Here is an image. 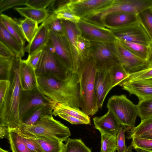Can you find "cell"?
Instances as JSON below:
<instances>
[{
  "label": "cell",
  "instance_id": "6da1fadb",
  "mask_svg": "<svg viewBox=\"0 0 152 152\" xmlns=\"http://www.w3.org/2000/svg\"><path fill=\"white\" fill-rule=\"evenodd\" d=\"M38 86L52 102L79 109L80 87L77 74L70 72L64 80L37 77Z\"/></svg>",
  "mask_w": 152,
  "mask_h": 152
},
{
  "label": "cell",
  "instance_id": "7a4b0ae2",
  "mask_svg": "<svg viewBox=\"0 0 152 152\" xmlns=\"http://www.w3.org/2000/svg\"><path fill=\"white\" fill-rule=\"evenodd\" d=\"M98 71L94 60L90 54L80 61L77 71L80 87V107L88 115H94L99 109L95 90Z\"/></svg>",
  "mask_w": 152,
  "mask_h": 152
},
{
  "label": "cell",
  "instance_id": "3957f363",
  "mask_svg": "<svg viewBox=\"0 0 152 152\" xmlns=\"http://www.w3.org/2000/svg\"><path fill=\"white\" fill-rule=\"evenodd\" d=\"M21 58L16 56L13 59V66L10 85L3 105L0 109V125L9 129H17L21 124L19 105L22 88L20 79Z\"/></svg>",
  "mask_w": 152,
  "mask_h": 152
},
{
  "label": "cell",
  "instance_id": "277c9868",
  "mask_svg": "<svg viewBox=\"0 0 152 152\" xmlns=\"http://www.w3.org/2000/svg\"><path fill=\"white\" fill-rule=\"evenodd\" d=\"M52 115L51 114L42 115L34 125L21 123L17 129L19 134L30 138L43 136L56 139L62 142L66 141L71 135L69 128L54 119Z\"/></svg>",
  "mask_w": 152,
  "mask_h": 152
},
{
  "label": "cell",
  "instance_id": "5b68a950",
  "mask_svg": "<svg viewBox=\"0 0 152 152\" xmlns=\"http://www.w3.org/2000/svg\"><path fill=\"white\" fill-rule=\"evenodd\" d=\"M107 107L114 115L126 131L135 126L138 116L137 105L125 95L112 96L108 100Z\"/></svg>",
  "mask_w": 152,
  "mask_h": 152
},
{
  "label": "cell",
  "instance_id": "8992f818",
  "mask_svg": "<svg viewBox=\"0 0 152 152\" xmlns=\"http://www.w3.org/2000/svg\"><path fill=\"white\" fill-rule=\"evenodd\" d=\"M35 72L37 77H51L64 80L70 71L65 67L51 48L46 45L42 49Z\"/></svg>",
  "mask_w": 152,
  "mask_h": 152
},
{
  "label": "cell",
  "instance_id": "52a82bcc",
  "mask_svg": "<svg viewBox=\"0 0 152 152\" xmlns=\"http://www.w3.org/2000/svg\"><path fill=\"white\" fill-rule=\"evenodd\" d=\"M152 0H114L111 5L101 13L87 20L103 26L102 22L107 15L116 12H122L137 15L146 8L152 6Z\"/></svg>",
  "mask_w": 152,
  "mask_h": 152
},
{
  "label": "cell",
  "instance_id": "ba28073f",
  "mask_svg": "<svg viewBox=\"0 0 152 152\" xmlns=\"http://www.w3.org/2000/svg\"><path fill=\"white\" fill-rule=\"evenodd\" d=\"M90 54L98 70H108L120 64L116 56L113 43L91 42Z\"/></svg>",
  "mask_w": 152,
  "mask_h": 152
},
{
  "label": "cell",
  "instance_id": "9c48e42d",
  "mask_svg": "<svg viewBox=\"0 0 152 152\" xmlns=\"http://www.w3.org/2000/svg\"><path fill=\"white\" fill-rule=\"evenodd\" d=\"M114 0H69L68 6L80 19H87L109 7Z\"/></svg>",
  "mask_w": 152,
  "mask_h": 152
},
{
  "label": "cell",
  "instance_id": "30bf717a",
  "mask_svg": "<svg viewBox=\"0 0 152 152\" xmlns=\"http://www.w3.org/2000/svg\"><path fill=\"white\" fill-rule=\"evenodd\" d=\"M69 71L74 72V64L70 47L65 34H58L49 31L46 44Z\"/></svg>",
  "mask_w": 152,
  "mask_h": 152
},
{
  "label": "cell",
  "instance_id": "8fae6325",
  "mask_svg": "<svg viewBox=\"0 0 152 152\" xmlns=\"http://www.w3.org/2000/svg\"><path fill=\"white\" fill-rule=\"evenodd\" d=\"M117 39L148 46L151 40L138 22L124 27L109 29Z\"/></svg>",
  "mask_w": 152,
  "mask_h": 152
},
{
  "label": "cell",
  "instance_id": "7c38bea8",
  "mask_svg": "<svg viewBox=\"0 0 152 152\" xmlns=\"http://www.w3.org/2000/svg\"><path fill=\"white\" fill-rule=\"evenodd\" d=\"M76 24L81 35L90 42L113 43L117 40L110 30L105 27L82 19Z\"/></svg>",
  "mask_w": 152,
  "mask_h": 152
},
{
  "label": "cell",
  "instance_id": "4fadbf2b",
  "mask_svg": "<svg viewBox=\"0 0 152 152\" xmlns=\"http://www.w3.org/2000/svg\"><path fill=\"white\" fill-rule=\"evenodd\" d=\"M114 43L115 54L119 63L129 74L141 71L149 66L146 60L132 53L117 39Z\"/></svg>",
  "mask_w": 152,
  "mask_h": 152
},
{
  "label": "cell",
  "instance_id": "5bb4252c",
  "mask_svg": "<svg viewBox=\"0 0 152 152\" xmlns=\"http://www.w3.org/2000/svg\"><path fill=\"white\" fill-rule=\"evenodd\" d=\"M51 101L41 92L38 86L29 90L22 89L19 105V114L21 120L31 109L41 105H50Z\"/></svg>",
  "mask_w": 152,
  "mask_h": 152
},
{
  "label": "cell",
  "instance_id": "9a60e30c",
  "mask_svg": "<svg viewBox=\"0 0 152 152\" xmlns=\"http://www.w3.org/2000/svg\"><path fill=\"white\" fill-rule=\"evenodd\" d=\"M118 85L130 94H134L139 101L152 98V79L121 82Z\"/></svg>",
  "mask_w": 152,
  "mask_h": 152
},
{
  "label": "cell",
  "instance_id": "2e32d148",
  "mask_svg": "<svg viewBox=\"0 0 152 152\" xmlns=\"http://www.w3.org/2000/svg\"><path fill=\"white\" fill-rule=\"evenodd\" d=\"M64 34L69 42L71 49L74 64V72L77 71L80 62L77 49V41L81 35L76 23L62 19Z\"/></svg>",
  "mask_w": 152,
  "mask_h": 152
},
{
  "label": "cell",
  "instance_id": "e0dca14e",
  "mask_svg": "<svg viewBox=\"0 0 152 152\" xmlns=\"http://www.w3.org/2000/svg\"><path fill=\"white\" fill-rule=\"evenodd\" d=\"M137 21L136 15L116 12L106 15L102 20V24L103 26L110 29L124 27Z\"/></svg>",
  "mask_w": 152,
  "mask_h": 152
},
{
  "label": "cell",
  "instance_id": "ac0fdd59",
  "mask_svg": "<svg viewBox=\"0 0 152 152\" xmlns=\"http://www.w3.org/2000/svg\"><path fill=\"white\" fill-rule=\"evenodd\" d=\"M94 127L100 132L111 135H117L121 125L113 114L108 110L106 114L100 117H95L93 119Z\"/></svg>",
  "mask_w": 152,
  "mask_h": 152
},
{
  "label": "cell",
  "instance_id": "d6986e66",
  "mask_svg": "<svg viewBox=\"0 0 152 152\" xmlns=\"http://www.w3.org/2000/svg\"><path fill=\"white\" fill-rule=\"evenodd\" d=\"M110 84L108 70H98L96 77L95 90L99 108L102 107L105 98L110 91Z\"/></svg>",
  "mask_w": 152,
  "mask_h": 152
},
{
  "label": "cell",
  "instance_id": "ffe728a7",
  "mask_svg": "<svg viewBox=\"0 0 152 152\" xmlns=\"http://www.w3.org/2000/svg\"><path fill=\"white\" fill-rule=\"evenodd\" d=\"M20 79L22 89L29 90L38 86L35 69L21 59L20 68Z\"/></svg>",
  "mask_w": 152,
  "mask_h": 152
},
{
  "label": "cell",
  "instance_id": "44dd1931",
  "mask_svg": "<svg viewBox=\"0 0 152 152\" xmlns=\"http://www.w3.org/2000/svg\"><path fill=\"white\" fill-rule=\"evenodd\" d=\"M49 34V30L45 21L39 27L31 41L25 48V51L31 55L42 49L47 43Z\"/></svg>",
  "mask_w": 152,
  "mask_h": 152
},
{
  "label": "cell",
  "instance_id": "7402d4cb",
  "mask_svg": "<svg viewBox=\"0 0 152 152\" xmlns=\"http://www.w3.org/2000/svg\"><path fill=\"white\" fill-rule=\"evenodd\" d=\"M0 21L8 31L24 47L26 39L19 21L3 14H1Z\"/></svg>",
  "mask_w": 152,
  "mask_h": 152
},
{
  "label": "cell",
  "instance_id": "603a6c76",
  "mask_svg": "<svg viewBox=\"0 0 152 152\" xmlns=\"http://www.w3.org/2000/svg\"><path fill=\"white\" fill-rule=\"evenodd\" d=\"M0 42L9 48L16 56L21 58L24 56L25 48L7 30L0 22Z\"/></svg>",
  "mask_w": 152,
  "mask_h": 152
},
{
  "label": "cell",
  "instance_id": "cb8c5ba5",
  "mask_svg": "<svg viewBox=\"0 0 152 152\" xmlns=\"http://www.w3.org/2000/svg\"><path fill=\"white\" fill-rule=\"evenodd\" d=\"M50 105L53 109L52 114L55 116H57L58 113H63L79 118L84 121L86 124H91L90 119L89 115L79 109L52 101Z\"/></svg>",
  "mask_w": 152,
  "mask_h": 152
},
{
  "label": "cell",
  "instance_id": "d4e9b609",
  "mask_svg": "<svg viewBox=\"0 0 152 152\" xmlns=\"http://www.w3.org/2000/svg\"><path fill=\"white\" fill-rule=\"evenodd\" d=\"M53 109L50 105H41L30 110L21 120V123L28 125L36 124L42 115L52 114Z\"/></svg>",
  "mask_w": 152,
  "mask_h": 152
},
{
  "label": "cell",
  "instance_id": "484cf974",
  "mask_svg": "<svg viewBox=\"0 0 152 152\" xmlns=\"http://www.w3.org/2000/svg\"><path fill=\"white\" fill-rule=\"evenodd\" d=\"M13 9L21 15L38 24L45 22L50 15L47 9L39 10L27 6Z\"/></svg>",
  "mask_w": 152,
  "mask_h": 152
},
{
  "label": "cell",
  "instance_id": "4316f807",
  "mask_svg": "<svg viewBox=\"0 0 152 152\" xmlns=\"http://www.w3.org/2000/svg\"><path fill=\"white\" fill-rule=\"evenodd\" d=\"M34 138L43 152H64L65 145L58 139L40 136Z\"/></svg>",
  "mask_w": 152,
  "mask_h": 152
},
{
  "label": "cell",
  "instance_id": "83f0119b",
  "mask_svg": "<svg viewBox=\"0 0 152 152\" xmlns=\"http://www.w3.org/2000/svg\"><path fill=\"white\" fill-rule=\"evenodd\" d=\"M8 139L12 152H35L23 143L17 129H9Z\"/></svg>",
  "mask_w": 152,
  "mask_h": 152
},
{
  "label": "cell",
  "instance_id": "f1b7e54d",
  "mask_svg": "<svg viewBox=\"0 0 152 152\" xmlns=\"http://www.w3.org/2000/svg\"><path fill=\"white\" fill-rule=\"evenodd\" d=\"M108 71L110 79V91L113 88L118 85L129 75L120 64L113 66Z\"/></svg>",
  "mask_w": 152,
  "mask_h": 152
},
{
  "label": "cell",
  "instance_id": "f546056e",
  "mask_svg": "<svg viewBox=\"0 0 152 152\" xmlns=\"http://www.w3.org/2000/svg\"><path fill=\"white\" fill-rule=\"evenodd\" d=\"M118 41L125 48L132 53L147 61L149 51L148 46L135 42Z\"/></svg>",
  "mask_w": 152,
  "mask_h": 152
},
{
  "label": "cell",
  "instance_id": "4dcf8cb0",
  "mask_svg": "<svg viewBox=\"0 0 152 152\" xmlns=\"http://www.w3.org/2000/svg\"><path fill=\"white\" fill-rule=\"evenodd\" d=\"M137 16L138 21L143 27L152 41V7L145 9Z\"/></svg>",
  "mask_w": 152,
  "mask_h": 152
},
{
  "label": "cell",
  "instance_id": "1f68e13d",
  "mask_svg": "<svg viewBox=\"0 0 152 152\" xmlns=\"http://www.w3.org/2000/svg\"><path fill=\"white\" fill-rule=\"evenodd\" d=\"M152 132V117L141 121L137 126L128 131L126 138L130 139L135 136H140Z\"/></svg>",
  "mask_w": 152,
  "mask_h": 152
},
{
  "label": "cell",
  "instance_id": "d6a6232c",
  "mask_svg": "<svg viewBox=\"0 0 152 152\" xmlns=\"http://www.w3.org/2000/svg\"><path fill=\"white\" fill-rule=\"evenodd\" d=\"M19 22L26 40L30 42L39 28L38 24L27 18L20 20Z\"/></svg>",
  "mask_w": 152,
  "mask_h": 152
},
{
  "label": "cell",
  "instance_id": "836d02e7",
  "mask_svg": "<svg viewBox=\"0 0 152 152\" xmlns=\"http://www.w3.org/2000/svg\"><path fill=\"white\" fill-rule=\"evenodd\" d=\"M101 141L100 152H116L117 135H111L100 132Z\"/></svg>",
  "mask_w": 152,
  "mask_h": 152
},
{
  "label": "cell",
  "instance_id": "e575fe53",
  "mask_svg": "<svg viewBox=\"0 0 152 152\" xmlns=\"http://www.w3.org/2000/svg\"><path fill=\"white\" fill-rule=\"evenodd\" d=\"M65 145L64 152H92L80 139L68 138Z\"/></svg>",
  "mask_w": 152,
  "mask_h": 152
},
{
  "label": "cell",
  "instance_id": "d590c367",
  "mask_svg": "<svg viewBox=\"0 0 152 152\" xmlns=\"http://www.w3.org/2000/svg\"><path fill=\"white\" fill-rule=\"evenodd\" d=\"M136 105L141 121L152 117V98L139 101Z\"/></svg>",
  "mask_w": 152,
  "mask_h": 152
},
{
  "label": "cell",
  "instance_id": "8d00e7d4",
  "mask_svg": "<svg viewBox=\"0 0 152 152\" xmlns=\"http://www.w3.org/2000/svg\"><path fill=\"white\" fill-rule=\"evenodd\" d=\"M67 4H68L51 14H53L58 18L77 23L80 18L73 12L68 6Z\"/></svg>",
  "mask_w": 152,
  "mask_h": 152
},
{
  "label": "cell",
  "instance_id": "74e56055",
  "mask_svg": "<svg viewBox=\"0 0 152 152\" xmlns=\"http://www.w3.org/2000/svg\"><path fill=\"white\" fill-rule=\"evenodd\" d=\"M130 146L135 149H139L147 152H152V139L135 136L132 138Z\"/></svg>",
  "mask_w": 152,
  "mask_h": 152
},
{
  "label": "cell",
  "instance_id": "f35d334b",
  "mask_svg": "<svg viewBox=\"0 0 152 152\" xmlns=\"http://www.w3.org/2000/svg\"><path fill=\"white\" fill-rule=\"evenodd\" d=\"M12 59L0 57V80H10L12 69Z\"/></svg>",
  "mask_w": 152,
  "mask_h": 152
},
{
  "label": "cell",
  "instance_id": "ab89813d",
  "mask_svg": "<svg viewBox=\"0 0 152 152\" xmlns=\"http://www.w3.org/2000/svg\"><path fill=\"white\" fill-rule=\"evenodd\" d=\"M45 22L49 31L58 34H64L62 19L58 18L51 14Z\"/></svg>",
  "mask_w": 152,
  "mask_h": 152
},
{
  "label": "cell",
  "instance_id": "60d3db41",
  "mask_svg": "<svg viewBox=\"0 0 152 152\" xmlns=\"http://www.w3.org/2000/svg\"><path fill=\"white\" fill-rule=\"evenodd\" d=\"M91 42L80 35L77 41V51L80 61L87 58L90 54Z\"/></svg>",
  "mask_w": 152,
  "mask_h": 152
},
{
  "label": "cell",
  "instance_id": "b9f144b4",
  "mask_svg": "<svg viewBox=\"0 0 152 152\" xmlns=\"http://www.w3.org/2000/svg\"><path fill=\"white\" fill-rule=\"evenodd\" d=\"M143 79H152V65H149L142 70L129 74V76L121 82Z\"/></svg>",
  "mask_w": 152,
  "mask_h": 152
},
{
  "label": "cell",
  "instance_id": "7bdbcfd3",
  "mask_svg": "<svg viewBox=\"0 0 152 152\" xmlns=\"http://www.w3.org/2000/svg\"><path fill=\"white\" fill-rule=\"evenodd\" d=\"M126 130L121 125L118 133L117 134L116 140L117 150L118 152H126L127 147L125 144Z\"/></svg>",
  "mask_w": 152,
  "mask_h": 152
},
{
  "label": "cell",
  "instance_id": "ee69618b",
  "mask_svg": "<svg viewBox=\"0 0 152 152\" xmlns=\"http://www.w3.org/2000/svg\"><path fill=\"white\" fill-rule=\"evenodd\" d=\"M27 0H1L0 14L4 11L15 6L26 5Z\"/></svg>",
  "mask_w": 152,
  "mask_h": 152
},
{
  "label": "cell",
  "instance_id": "f6af8a7d",
  "mask_svg": "<svg viewBox=\"0 0 152 152\" xmlns=\"http://www.w3.org/2000/svg\"><path fill=\"white\" fill-rule=\"evenodd\" d=\"M20 136L23 143L29 149L35 152H43L39 144L34 138L26 137L20 135Z\"/></svg>",
  "mask_w": 152,
  "mask_h": 152
},
{
  "label": "cell",
  "instance_id": "bcb514c9",
  "mask_svg": "<svg viewBox=\"0 0 152 152\" xmlns=\"http://www.w3.org/2000/svg\"><path fill=\"white\" fill-rule=\"evenodd\" d=\"M52 0H27L26 5L35 9H45Z\"/></svg>",
  "mask_w": 152,
  "mask_h": 152
},
{
  "label": "cell",
  "instance_id": "7dc6e473",
  "mask_svg": "<svg viewBox=\"0 0 152 152\" xmlns=\"http://www.w3.org/2000/svg\"><path fill=\"white\" fill-rule=\"evenodd\" d=\"M10 84V80H0V109L3 105Z\"/></svg>",
  "mask_w": 152,
  "mask_h": 152
},
{
  "label": "cell",
  "instance_id": "c3c4849f",
  "mask_svg": "<svg viewBox=\"0 0 152 152\" xmlns=\"http://www.w3.org/2000/svg\"><path fill=\"white\" fill-rule=\"evenodd\" d=\"M69 1V0H52L47 9L50 14L66 5Z\"/></svg>",
  "mask_w": 152,
  "mask_h": 152
},
{
  "label": "cell",
  "instance_id": "681fc988",
  "mask_svg": "<svg viewBox=\"0 0 152 152\" xmlns=\"http://www.w3.org/2000/svg\"><path fill=\"white\" fill-rule=\"evenodd\" d=\"M42 49L36 53L28 55V57L25 61L35 69H36L39 62Z\"/></svg>",
  "mask_w": 152,
  "mask_h": 152
},
{
  "label": "cell",
  "instance_id": "f907efd6",
  "mask_svg": "<svg viewBox=\"0 0 152 152\" xmlns=\"http://www.w3.org/2000/svg\"><path fill=\"white\" fill-rule=\"evenodd\" d=\"M15 56L14 53L9 48L0 42V57L12 58Z\"/></svg>",
  "mask_w": 152,
  "mask_h": 152
},
{
  "label": "cell",
  "instance_id": "816d5d0a",
  "mask_svg": "<svg viewBox=\"0 0 152 152\" xmlns=\"http://www.w3.org/2000/svg\"><path fill=\"white\" fill-rule=\"evenodd\" d=\"M61 118L67 121L72 124H86L83 121L74 117L63 113H59L57 114Z\"/></svg>",
  "mask_w": 152,
  "mask_h": 152
},
{
  "label": "cell",
  "instance_id": "f5cc1de1",
  "mask_svg": "<svg viewBox=\"0 0 152 152\" xmlns=\"http://www.w3.org/2000/svg\"><path fill=\"white\" fill-rule=\"evenodd\" d=\"M9 128L5 125H0V138L2 139L4 137L8 138Z\"/></svg>",
  "mask_w": 152,
  "mask_h": 152
},
{
  "label": "cell",
  "instance_id": "db71d44e",
  "mask_svg": "<svg viewBox=\"0 0 152 152\" xmlns=\"http://www.w3.org/2000/svg\"><path fill=\"white\" fill-rule=\"evenodd\" d=\"M149 51L147 59L149 65H152V41H151L148 46Z\"/></svg>",
  "mask_w": 152,
  "mask_h": 152
},
{
  "label": "cell",
  "instance_id": "11a10c76",
  "mask_svg": "<svg viewBox=\"0 0 152 152\" xmlns=\"http://www.w3.org/2000/svg\"><path fill=\"white\" fill-rule=\"evenodd\" d=\"M139 136L143 138L152 139V132Z\"/></svg>",
  "mask_w": 152,
  "mask_h": 152
},
{
  "label": "cell",
  "instance_id": "9f6ffc18",
  "mask_svg": "<svg viewBox=\"0 0 152 152\" xmlns=\"http://www.w3.org/2000/svg\"><path fill=\"white\" fill-rule=\"evenodd\" d=\"M132 148L129 145L128 147L126 152H132Z\"/></svg>",
  "mask_w": 152,
  "mask_h": 152
},
{
  "label": "cell",
  "instance_id": "6f0895ef",
  "mask_svg": "<svg viewBox=\"0 0 152 152\" xmlns=\"http://www.w3.org/2000/svg\"><path fill=\"white\" fill-rule=\"evenodd\" d=\"M136 152H147L146 151H143L139 149H136Z\"/></svg>",
  "mask_w": 152,
  "mask_h": 152
},
{
  "label": "cell",
  "instance_id": "680465c9",
  "mask_svg": "<svg viewBox=\"0 0 152 152\" xmlns=\"http://www.w3.org/2000/svg\"><path fill=\"white\" fill-rule=\"evenodd\" d=\"M0 152H9L8 151L4 150L1 148H0Z\"/></svg>",
  "mask_w": 152,
  "mask_h": 152
},
{
  "label": "cell",
  "instance_id": "91938a15",
  "mask_svg": "<svg viewBox=\"0 0 152 152\" xmlns=\"http://www.w3.org/2000/svg\"></svg>",
  "mask_w": 152,
  "mask_h": 152
},
{
  "label": "cell",
  "instance_id": "94428289",
  "mask_svg": "<svg viewBox=\"0 0 152 152\" xmlns=\"http://www.w3.org/2000/svg\"></svg>",
  "mask_w": 152,
  "mask_h": 152
}]
</instances>
